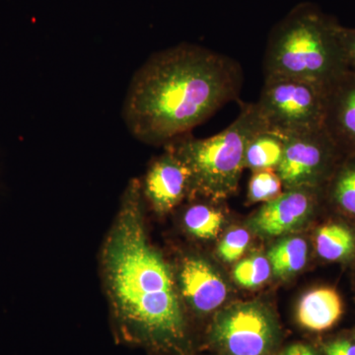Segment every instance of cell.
I'll return each mask as SVG.
<instances>
[{
    "label": "cell",
    "mask_w": 355,
    "mask_h": 355,
    "mask_svg": "<svg viewBox=\"0 0 355 355\" xmlns=\"http://www.w3.org/2000/svg\"><path fill=\"white\" fill-rule=\"evenodd\" d=\"M323 189L338 209L355 216V154L343 156Z\"/></svg>",
    "instance_id": "5bb4252c"
},
{
    "label": "cell",
    "mask_w": 355,
    "mask_h": 355,
    "mask_svg": "<svg viewBox=\"0 0 355 355\" xmlns=\"http://www.w3.org/2000/svg\"><path fill=\"white\" fill-rule=\"evenodd\" d=\"M282 180L272 170L254 172L248 189L250 202H268L279 197L282 193Z\"/></svg>",
    "instance_id": "d6986e66"
},
{
    "label": "cell",
    "mask_w": 355,
    "mask_h": 355,
    "mask_svg": "<svg viewBox=\"0 0 355 355\" xmlns=\"http://www.w3.org/2000/svg\"><path fill=\"white\" fill-rule=\"evenodd\" d=\"M322 189H291L265 202L251 218L254 232L265 237L289 234L302 227L316 209Z\"/></svg>",
    "instance_id": "9c48e42d"
},
{
    "label": "cell",
    "mask_w": 355,
    "mask_h": 355,
    "mask_svg": "<svg viewBox=\"0 0 355 355\" xmlns=\"http://www.w3.org/2000/svg\"><path fill=\"white\" fill-rule=\"evenodd\" d=\"M249 232L246 229L234 228L228 231L219 244L217 253L225 263L239 261L250 244Z\"/></svg>",
    "instance_id": "ffe728a7"
},
{
    "label": "cell",
    "mask_w": 355,
    "mask_h": 355,
    "mask_svg": "<svg viewBox=\"0 0 355 355\" xmlns=\"http://www.w3.org/2000/svg\"><path fill=\"white\" fill-rule=\"evenodd\" d=\"M340 25L312 3H301L273 27L263 58V74L289 77L328 89L345 73Z\"/></svg>",
    "instance_id": "3957f363"
},
{
    "label": "cell",
    "mask_w": 355,
    "mask_h": 355,
    "mask_svg": "<svg viewBox=\"0 0 355 355\" xmlns=\"http://www.w3.org/2000/svg\"><path fill=\"white\" fill-rule=\"evenodd\" d=\"M286 144V135L265 128L254 133L245 153V168L253 172L277 171Z\"/></svg>",
    "instance_id": "4fadbf2b"
},
{
    "label": "cell",
    "mask_w": 355,
    "mask_h": 355,
    "mask_svg": "<svg viewBox=\"0 0 355 355\" xmlns=\"http://www.w3.org/2000/svg\"><path fill=\"white\" fill-rule=\"evenodd\" d=\"M316 249L324 260H347L355 253V235L343 224H326L317 231Z\"/></svg>",
    "instance_id": "2e32d148"
},
{
    "label": "cell",
    "mask_w": 355,
    "mask_h": 355,
    "mask_svg": "<svg viewBox=\"0 0 355 355\" xmlns=\"http://www.w3.org/2000/svg\"><path fill=\"white\" fill-rule=\"evenodd\" d=\"M338 40L345 72L355 73V29L340 25Z\"/></svg>",
    "instance_id": "44dd1931"
},
{
    "label": "cell",
    "mask_w": 355,
    "mask_h": 355,
    "mask_svg": "<svg viewBox=\"0 0 355 355\" xmlns=\"http://www.w3.org/2000/svg\"><path fill=\"white\" fill-rule=\"evenodd\" d=\"M184 225L189 234L200 240L216 239L223 226V212L209 203H193L184 211Z\"/></svg>",
    "instance_id": "e0dca14e"
},
{
    "label": "cell",
    "mask_w": 355,
    "mask_h": 355,
    "mask_svg": "<svg viewBox=\"0 0 355 355\" xmlns=\"http://www.w3.org/2000/svg\"><path fill=\"white\" fill-rule=\"evenodd\" d=\"M165 149L150 163L141 182L144 200L158 214H169L191 195L188 168L174 151Z\"/></svg>",
    "instance_id": "30bf717a"
},
{
    "label": "cell",
    "mask_w": 355,
    "mask_h": 355,
    "mask_svg": "<svg viewBox=\"0 0 355 355\" xmlns=\"http://www.w3.org/2000/svg\"><path fill=\"white\" fill-rule=\"evenodd\" d=\"M324 355H355V342L334 340L324 345Z\"/></svg>",
    "instance_id": "7402d4cb"
},
{
    "label": "cell",
    "mask_w": 355,
    "mask_h": 355,
    "mask_svg": "<svg viewBox=\"0 0 355 355\" xmlns=\"http://www.w3.org/2000/svg\"><path fill=\"white\" fill-rule=\"evenodd\" d=\"M277 355H319L310 345L305 343H293L288 345Z\"/></svg>",
    "instance_id": "603a6c76"
},
{
    "label": "cell",
    "mask_w": 355,
    "mask_h": 355,
    "mask_svg": "<svg viewBox=\"0 0 355 355\" xmlns=\"http://www.w3.org/2000/svg\"><path fill=\"white\" fill-rule=\"evenodd\" d=\"M324 128L343 155H354L355 73L345 72L327 89Z\"/></svg>",
    "instance_id": "8fae6325"
},
{
    "label": "cell",
    "mask_w": 355,
    "mask_h": 355,
    "mask_svg": "<svg viewBox=\"0 0 355 355\" xmlns=\"http://www.w3.org/2000/svg\"><path fill=\"white\" fill-rule=\"evenodd\" d=\"M141 181L132 179L101 252L116 342L156 355H191L193 340L175 273L150 243Z\"/></svg>",
    "instance_id": "6da1fadb"
},
{
    "label": "cell",
    "mask_w": 355,
    "mask_h": 355,
    "mask_svg": "<svg viewBox=\"0 0 355 355\" xmlns=\"http://www.w3.org/2000/svg\"><path fill=\"white\" fill-rule=\"evenodd\" d=\"M272 275L270 261L261 254L240 261L233 270L235 282L244 288L263 286Z\"/></svg>",
    "instance_id": "ac0fdd59"
},
{
    "label": "cell",
    "mask_w": 355,
    "mask_h": 355,
    "mask_svg": "<svg viewBox=\"0 0 355 355\" xmlns=\"http://www.w3.org/2000/svg\"><path fill=\"white\" fill-rule=\"evenodd\" d=\"M265 128L257 103H242L237 118L214 137L195 139L188 133L165 146L190 172V198L222 202L232 196L245 169L248 144L254 133Z\"/></svg>",
    "instance_id": "277c9868"
},
{
    "label": "cell",
    "mask_w": 355,
    "mask_h": 355,
    "mask_svg": "<svg viewBox=\"0 0 355 355\" xmlns=\"http://www.w3.org/2000/svg\"><path fill=\"white\" fill-rule=\"evenodd\" d=\"M343 315V301L331 287H318L301 297L297 320L303 328L323 331L335 326Z\"/></svg>",
    "instance_id": "7c38bea8"
},
{
    "label": "cell",
    "mask_w": 355,
    "mask_h": 355,
    "mask_svg": "<svg viewBox=\"0 0 355 355\" xmlns=\"http://www.w3.org/2000/svg\"><path fill=\"white\" fill-rule=\"evenodd\" d=\"M207 338L223 355H272L279 345L280 329L265 305L235 303L216 313Z\"/></svg>",
    "instance_id": "8992f818"
},
{
    "label": "cell",
    "mask_w": 355,
    "mask_h": 355,
    "mask_svg": "<svg viewBox=\"0 0 355 355\" xmlns=\"http://www.w3.org/2000/svg\"><path fill=\"white\" fill-rule=\"evenodd\" d=\"M175 279L184 307L200 316L219 309L227 298L228 288L223 277L200 257H184Z\"/></svg>",
    "instance_id": "ba28073f"
},
{
    "label": "cell",
    "mask_w": 355,
    "mask_h": 355,
    "mask_svg": "<svg viewBox=\"0 0 355 355\" xmlns=\"http://www.w3.org/2000/svg\"><path fill=\"white\" fill-rule=\"evenodd\" d=\"M268 257L275 277H291L302 270L307 263V242L300 237L286 238L275 244Z\"/></svg>",
    "instance_id": "9a60e30c"
},
{
    "label": "cell",
    "mask_w": 355,
    "mask_h": 355,
    "mask_svg": "<svg viewBox=\"0 0 355 355\" xmlns=\"http://www.w3.org/2000/svg\"><path fill=\"white\" fill-rule=\"evenodd\" d=\"M343 153L324 127L287 135L277 175L284 190L323 189Z\"/></svg>",
    "instance_id": "52a82bcc"
},
{
    "label": "cell",
    "mask_w": 355,
    "mask_h": 355,
    "mask_svg": "<svg viewBox=\"0 0 355 355\" xmlns=\"http://www.w3.org/2000/svg\"><path fill=\"white\" fill-rule=\"evenodd\" d=\"M327 89L289 77L265 78L257 103L266 128L284 135L324 127Z\"/></svg>",
    "instance_id": "5b68a950"
},
{
    "label": "cell",
    "mask_w": 355,
    "mask_h": 355,
    "mask_svg": "<svg viewBox=\"0 0 355 355\" xmlns=\"http://www.w3.org/2000/svg\"><path fill=\"white\" fill-rule=\"evenodd\" d=\"M243 83L241 65L234 58L180 44L154 53L135 72L123 103V121L139 141L165 146L238 101Z\"/></svg>",
    "instance_id": "7a4b0ae2"
}]
</instances>
